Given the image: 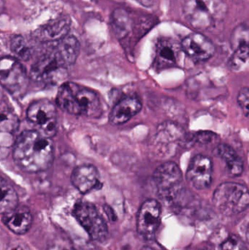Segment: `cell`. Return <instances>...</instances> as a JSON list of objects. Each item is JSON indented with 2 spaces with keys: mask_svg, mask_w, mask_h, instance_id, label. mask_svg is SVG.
I'll return each mask as SVG.
<instances>
[{
  "mask_svg": "<svg viewBox=\"0 0 249 250\" xmlns=\"http://www.w3.org/2000/svg\"><path fill=\"white\" fill-rule=\"evenodd\" d=\"M13 157L18 167L23 171H44L54 162V142L50 137L39 131H24L19 135L13 145Z\"/></svg>",
  "mask_w": 249,
  "mask_h": 250,
  "instance_id": "1",
  "label": "cell"
},
{
  "mask_svg": "<svg viewBox=\"0 0 249 250\" xmlns=\"http://www.w3.org/2000/svg\"><path fill=\"white\" fill-rule=\"evenodd\" d=\"M57 104L63 111L73 115L97 118L102 113L97 94L74 82H65L60 86Z\"/></svg>",
  "mask_w": 249,
  "mask_h": 250,
  "instance_id": "2",
  "label": "cell"
},
{
  "mask_svg": "<svg viewBox=\"0 0 249 250\" xmlns=\"http://www.w3.org/2000/svg\"><path fill=\"white\" fill-rule=\"evenodd\" d=\"M183 12L193 28L207 30L225 19L228 9L222 0H184Z\"/></svg>",
  "mask_w": 249,
  "mask_h": 250,
  "instance_id": "3",
  "label": "cell"
},
{
  "mask_svg": "<svg viewBox=\"0 0 249 250\" xmlns=\"http://www.w3.org/2000/svg\"><path fill=\"white\" fill-rule=\"evenodd\" d=\"M213 203L223 215H236L249 208V189L241 184L224 182L215 189Z\"/></svg>",
  "mask_w": 249,
  "mask_h": 250,
  "instance_id": "4",
  "label": "cell"
},
{
  "mask_svg": "<svg viewBox=\"0 0 249 250\" xmlns=\"http://www.w3.org/2000/svg\"><path fill=\"white\" fill-rule=\"evenodd\" d=\"M1 86L13 96L24 95L29 83V76L21 63L12 57H4L0 62Z\"/></svg>",
  "mask_w": 249,
  "mask_h": 250,
  "instance_id": "5",
  "label": "cell"
},
{
  "mask_svg": "<svg viewBox=\"0 0 249 250\" xmlns=\"http://www.w3.org/2000/svg\"><path fill=\"white\" fill-rule=\"evenodd\" d=\"M73 215L93 240L103 242L108 237V226L92 203H77L73 208Z\"/></svg>",
  "mask_w": 249,
  "mask_h": 250,
  "instance_id": "6",
  "label": "cell"
},
{
  "mask_svg": "<svg viewBox=\"0 0 249 250\" xmlns=\"http://www.w3.org/2000/svg\"><path fill=\"white\" fill-rule=\"evenodd\" d=\"M153 182L159 195L165 199H175L182 188L181 169L173 162H166L159 166L153 173Z\"/></svg>",
  "mask_w": 249,
  "mask_h": 250,
  "instance_id": "7",
  "label": "cell"
},
{
  "mask_svg": "<svg viewBox=\"0 0 249 250\" xmlns=\"http://www.w3.org/2000/svg\"><path fill=\"white\" fill-rule=\"evenodd\" d=\"M27 120L45 136H54L57 129V111L55 105L47 99L34 101L26 111Z\"/></svg>",
  "mask_w": 249,
  "mask_h": 250,
  "instance_id": "8",
  "label": "cell"
},
{
  "mask_svg": "<svg viewBox=\"0 0 249 250\" xmlns=\"http://www.w3.org/2000/svg\"><path fill=\"white\" fill-rule=\"evenodd\" d=\"M66 72L67 67L60 61L53 48L37 60L31 68L29 76L37 83L48 84L59 82L64 77Z\"/></svg>",
  "mask_w": 249,
  "mask_h": 250,
  "instance_id": "9",
  "label": "cell"
},
{
  "mask_svg": "<svg viewBox=\"0 0 249 250\" xmlns=\"http://www.w3.org/2000/svg\"><path fill=\"white\" fill-rule=\"evenodd\" d=\"M162 208L156 200H146L139 209L137 217V230L146 239L154 237L160 224Z\"/></svg>",
  "mask_w": 249,
  "mask_h": 250,
  "instance_id": "10",
  "label": "cell"
},
{
  "mask_svg": "<svg viewBox=\"0 0 249 250\" xmlns=\"http://www.w3.org/2000/svg\"><path fill=\"white\" fill-rule=\"evenodd\" d=\"M213 164L206 156L197 154L192 159L187 171L188 182L195 189L202 190L211 185Z\"/></svg>",
  "mask_w": 249,
  "mask_h": 250,
  "instance_id": "11",
  "label": "cell"
},
{
  "mask_svg": "<svg viewBox=\"0 0 249 250\" xmlns=\"http://www.w3.org/2000/svg\"><path fill=\"white\" fill-rule=\"evenodd\" d=\"M181 48L194 62H205L213 57L215 46L211 40L200 33L190 34L181 42Z\"/></svg>",
  "mask_w": 249,
  "mask_h": 250,
  "instance_id": "12",
  "label": "cell"
},
{
  "mask_svg": "<svg viewBox=\"0 0 249 250\" xmlns=\"http://www.w3.org/2000/svg\"><path fill=\"white\" fill-rule=\"evenodd\" d=\"M181 44L170 38H162L157 41L155 49L153 67L157 70L175 67L178 63Z\"/></svg>",
  "mask_w": 249,
  "mask_h": 250,
  "instance_id": "13",
  "label": "cell"
},
{
  "mask_svg": "<svg viewBox=\"0 0 249 250\" xmlns=\"http://www.w3.org/2000/svg\"><path fill=\"white\" fill-rule=\"evenodd\" d=\"M71 182L73 186L83 194L89 193L101 185L99 171L92 165L76 167L72 173Z\"/></svg>",
  "mask_w": 249,
  "mask_h": 250,
  "instance_id": "14",
  "label": "cell"
},
{
  "mask_svg": "<svg viewBox=\"0 0 249 250\" xmlns=\"http://www.w3.org/2000/svg\"><path fill=\"white\" fill-rule=\"evenodd\" d=\"M142 109V104L135 96H127L120 100L111 110L110 122L113 125H120L130 121Z\"/></svg>",
  "mask_w": 249,
  "mask_h": 250,
  "instance_id": "15",
  "label": "cell"
},
{
  "mask_svg": "<svg viewBox=\"0 0 249 250\" xmlns=\"http://www.w3.org/2000/svg\"><path fill=\"white\" fill-rule=\"evenodd\" d=\"M71 27V19L68 16L58 17L42 26L37 32L41 41H59L68 36Z\"/></svg>",
  "mask_w": 249,
  "mask_h": 250,
  "instance_id": "16",
  "label": "cell"
},
{
  "mask_svg": "<svg viewBox=\"0 0 249 250\" xmlns=\"http://www.w3.org/2000/svg\"><path fill=\"white\" fill-rule=\"evenodd\" d=\"M2 221L13 233L23 235L30 229L32 215L26 207H17L13 211L2 214Z\"/></svg>",
  "mask_w": 249,
  "mask_h": 250,
  "instance_id": "17",
  "label": "cell"
},
{
  "mask_svg": "<svg viewBox=\"0 0 249 250\" xmlns=\"http://www.w3.org/2000/svg\"><path fill=\"white\" fill-rule=\"evenodd\" d=\"M58 59L66 67L75 64L79 54L80 45L77 38L74 36H67L58 41L54 48Z\"/></svg>",
  "mask_w": 249,
  "mask_h": 250,
  "instance_id": "18",
  "label": "cell"
},
{
  "mask_svg": "<svg viewBox=\"0 0 249 250\" xmlns=\"http://www.w3.org/2000/svg\"><path fill=\"white\" fill-rule=\"evenodd\" d=\"M134 22L127 10L117 8L111 15L113 32L118 39H124L134 28Z\"/></svg>",
  "mask_w": 249,
  "mask_h": 250,
  "instance_id": "19",
  "label": "cell"
},
{
  "mask_svg": "<svg viewBox=\"0 0 249 250\" xmlns=\"http://www.w3.org/2000/svg\"><path fill=\"white\" fill-rule=\"evenodd\" d=\"M216 153L225 163L227 170L231 176H238L242 174L244 163L232 147L227 144H220L216 148Z\"/></svg>",
  "mask_w": 249,
  "mask_h": 250,
  "instance_id": "20",
  "label": "cell"
},
{
  "mask_svg": "<svg viewBox=\"0 0 249 250\" xmlns=\"http://www.w3.org/2000/svg\"><path fill=\"white\" fill-rule=\"evenodd\" d=\"M17 207H19V197L16 190L10 184L1 178L0 202V212L1 215L13 211Z\"/></svg>",
  "mask_w": 249,
  "mask_h": 250,
  "instance_id": "21",
  "label": "cell"
},
{
  "mask_svg": "<svg viewBox=\"0 0 249 250\" xmlns=\"http://www.w3.org/2000/svg\"><path fill=\"white\" fill-rule=\"evenodd\" d=\"M10 50L16 57L23 61H28L32 57V48L21 35H16L12 38Z\"/></svg>",
  "mask_w": 249,
  "mask_h": 250,
  "instance_id": "22",
  "label": "cell"
},
{
  "mask_svg": "<svg viewBox=\"0 0 249 250\" xmlns=\"http://www.w3.org/2000/svg\"><path fill=\"white\" fill-rule=\"evenodd\" d=\"M249 63V44L241 43L235 47V52L230 60L231 68L241 70Z\"/></svg>",
  "mask_w": 249,
  "mask_h": 250,
  "instance_id": "23",
  "label": "cell"
},
{
  "mask_svg": "<svg viewBox=\"0 0 249 250\" xmlns=\"http://www.w3.org/2000/svg\"><path fill=\"white\" fill-rule=\"evenodd\" d=\"M19 118L11 110L1 109L0 129L2 132H14L19 127Z\"/></svg>",
  "mask_w": 249,
  "mask_h": 250,
  "instance_id": "24",
  "label": "cell"
},
{
  "mask_svg": "<svg viewBox=\"0 0 249 250\" xmlns=\"http://www.w3.org/2000/svg\"><path fill=\"white\" fill-rule=\"evenodd\" d=\"M232 41L235 47L241 43L249 44V26L242 25L237 27L232 33Z\"/></svg>",
  "mask_w": 249,
  "mask_h": 250,
  "instance_id": "25",
  "label": "cell"
},
{
  "mask_svg": "<svg viewBox=\"0 0 249 250\" xmlns=\"http://www.w3.org/2000/svg\"><path fill=\"white\" fill-rule=\"evenodd\" d=\"M237 101L244 115L249 118V87L240 89L237 96Z\"/></svg>",
  "mask_w": 249,
  "mask_h": 250,
  "instance_id": "26",
  "label": "cell"
},
{
  "mask_svg": "<svg viewBox=\"0 0 249 250\" xmlns=\"http://www.w3.org/2000/svg\"><path fill=\"white\" fill-rule=\"evenodd\" d=\"M221 250H247V246L242 240L237 236H232L222 243Z\"/></svg>",
  "mask_w": 249,
  "mask_h": 250,
  "instance_id": "27",
  "label": "cell"
},
{
  "mask_svg": "<svg viewBox=\"0 0 249 250\" xmlns=\"http://www.w3.org/2000/svg\"><path fill=\"white\" fill-rule=\"evenodd\" d=\"M188 142H197L200 144H209L214 140V134L211 132H199L192 135L191 138H187Z\"/></svg>",
  "mask_w": 249,
  "mask_h": 250,
  "instance_id": "28",
  "label": "cell"
},
{
  "mask_svg": "<svg viewBox=\"0 0 249 250\" xmlns=\"http://www.w3.org/2000/svg\"><path fill=\"white\" fill-rule=\"evenodd\" d=\"M7 250H28L27 248L21 243L12 244L8 247Z\"/></svg>",
  "mask_w": 249,
  "mask_h": 250,
  "instance_id": "29",
  "label": "cell"
},
{
  "mask_svg": "<svg viewBox=\"0 0 249 250\" xmlns=\"http://www.w3.org/2000/svg\"><path fill=\"white\" fill-rule=\"evenodd\" d=\"M137 1L145 7H151L153 6L156 0H137Z\"/></svg>",
  "mask_w": 249,
  "mask_h": 250,
  "instance_id": "30",
  "label": "cell"
},
{
  "mask_svg": "<svg viewBox=\"0 0 249 250\" xmlns=\"http://www.w3.org/2000/svg\"><path fill=\"white\" fill-rule=\"evenodd\" d=\"M140 250H159L156 249V248H153V247H152V246H144Z\"/></svg>",
  "mask_w": 249,
  "mask_h": 250,
  "instance_id": "31",
  "label": "cell"
},
{
  "mask_svg": "<svg viewBox=\"0 0 249 250\" xmlns=\"http://www.w3.org/2000/svg\"><path fill=\"white\" fill-rule=\"evenodd\" d=\"M247 242H248V243L249 244V224L248 229H247Z\"/></svg>",
  "mask_w": 249,
  "mask_h": 250,
  "instance_id": "32",
  "label": "cell"
}]
</instances>
